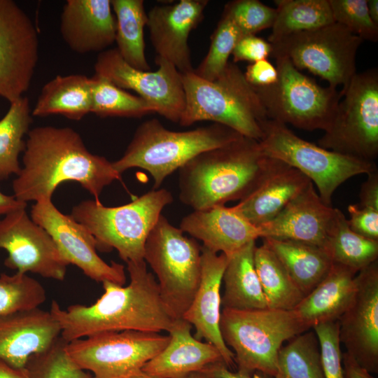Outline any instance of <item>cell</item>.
<instances>
[{"instance_id": "6da1fadb", "label": "cell", "mask_w": 378, "mask_h": 378, "mask_svg": "<svg viewBox=\"0 0 378 378\" xmlns=\"http://www.w3.org/2000/svg\"><path fill=\"white\" fill-rule=\"evenodd\" d=\"M25 142L23 166L13 181V196L20 202L51 200L57 187L68 181L78 183L99 202L104 188L121 178L111 162L90 153L69 127H34Z\"/></svg>"}, {"instance_id": "7a4b0ae2", "label": "cell", "mask_w": 378, "mask_h": 378, "mask_svg": "<svg viewBox=\"0 0 378 378\" xmlns=\"http://www.w3.org/2000/svg\"><path fill=\"white\" fill-rule=\"evenodd\" d=\"M126 263L130 284L124 286L102 282L104 292L92 304H74L63 309L52 301L50 312L60 326L63 340L69 342L104 332H168L176 318L146 262Z\"/></svg>"}, {"instance_id": "3957f363", "label": "cell", "mask_w": 378, "mask_h": 378, "mask_svg": "<svg viewBox=\"0 0 378 378\" xmlns=\"http://www.w3.org/2000/svg\"><path fill=\"white\" fill-rule=\"evenodd\" d=\"M269 161L259 142L246 136L204 151L178 169L179 199L193 210L240 201L258 183Z\"/></svg>"}, {"instance_id": "277c9868", "label": "cell", "mask_w": 378, "mask_h": 378, "mask_svg": "<svg viewBox=\"0 0 378 378\" xmlns=\"http://www.w3.org/2000/svg\"><path fill=\"white\" fill-rule=\"evenodd\" d=\"M182 80L186 106L178 122L181 125L212 121L244 136L261 140L263 132L260 123L268 119L265 110L235 63L229 62L213 81L204 80L193 71L182 74Z\"/></svg>"}, {"instance_id": "5b68a950", "label": "cell", "mask_w": 378, "mask_h": 378, "mask_svg": "<svg viewBox=\"0 0 378 378\" xmlns=\"http://www.w3.org/2000/svg\"><path fill=\"white\" fill-rule=\"evenodd\" d=\"M241 136L218 123L179 132L152 118L138 126L122 156L112 164L120 174L135 167L147 171L153 177V189H158L168 176L198 154Z\"/></svg>"}, {"instance_id": "8992f818", "label": "cell", "mask_w": 378, "mask_h": 378, "mask_svg": "<svg viewBox=\"0 0 378 378\" xmlns=\"http://www.w3.org/2000/svg\"><path fill=\"white\" fill-rule=\"evenodd\" d=\"M173 201L169 190L153 189L119 206L83 200L74 206L71 216L93 235L97 248H115L125 262L139 261L144 260L146 241L162 209Z\"/></svg>"}, {"instance_id": "52a82bcc", "label": "cell", "mask_w": 378, "mask_h": 378, "mask_svg": "<svg viewBox=\"0 0 378 378\" xmlns=\"http://www.w3.org/2000/svg\"><path fill=\"white\" fill-rule=\"evenodd\" d=\"M222 338L231 347L237 370L261 371L275 376L277 357L283 343L307 331L293 311L274 309H223Z\"/></svg>"}, {"instance_id": "ba28073f", "label": "cell", "mask_w": 378, "mask_h": 378, "mask_svg": "<svg viewBox=\"0 0 378 378\" xmlns=\"http://www.w3.org/2000/svg\"><path fill=\"white\" fill-rule=\"evenodd\" d=\"M260 126L263 136L258 142L264 155L303 174L316 185L326 204L331 205L334 192L346 180L377 169L374 162L321 148L297 136L280 122L267 119Z\"/></svg>"}, {"instance_id": "9c48e42d", "label": "cell", "mask_w": 378, "mask_h": 378, "mask_svg": "<svg viewBox=\"0 0 378 378\" xmlns=\"http://www.w3.org/2000/svg\"><path fill=\"white\" fill-rule=\"evenodd\" d=\"M278 78L265 87H253L268 119L295 127L326 131L331 125L342 95L302 74L284 56L274 57Z\"/></svg>"}, {"instance_id": "30bf717a", "label": "cell", "mask_w": 378, "mask_h": 378, "mask_svg": "<svg viewBox=\"0 0 378 378\" xmlns=\"http://www.w3.org/2000/svg\"><path fill=\"white\" fill-rule=\"evenodd\" d=\"M162 214L149 233L144 260L154 272L160 294L176 318H182L199 287L202 246Z\"/></svg>"}, {"instance_id": "8fae6325", "label": "cell", "mask_w": 378, "mask_h": 378, "mask_svg": "<svg viewBox=\"0 0 378 378\" xmlns=\"http://www.w3.org/2000/svg\"><path fill=\"white\" fill-rule=\"evenodd\" d=\"M363 42L343 25L332 22L271 43V55L286 57L298 70L309 71L332 88L342 86V92L357 73L356 57Z\"/></svg>"}, {"instance_id": "7c38bea8", "label": "cell", "mask_w": 378, "mask_h": 378, "mask_svg": "<svg viewBox=\"0 0 378 378\" xmlns=\"http://www.w3.org/2000/svg\"><path fill=\"white\" fill-rule=\"evenodd\" d=\"M340 101L330 127L318 146L374 162L378 155V71L356 73Z\"/></svg>"}, {"instance_id": "4fadbf2b", "label": "cell", "mask_w": 378, "mask_h": 378, "mask_svg": "<svg viewBox=\"0 0 378 378\" xmlns=\"http://www.w3.org/2000/svg\"><path fill=\"white\" fill-rule=\"evenodd\" d=\"M169 335L123 330L104 332L75 340L66 349L81 369L92 378H129L168 344Z\"/></svg>"}, {"instance_id": "5bb4252c", "label": "cell", "mask_w": 378, "mask_h": 378, "mask_svg": "<svg viewBox=\"0 0 378 378\" xmlns=\"http://www.w3.org/2000/svg\"><path fill=\"white\" fill-rule=\"evenodd\" d=\"M156 71H144L127 64L116 48L99 53L94 64L95 74L116 86L132 90L154 107L155 113L178 123L186 106L182 74L171 62L157 57Z\"/></svg>"}, {"instance_id": "9a60e30c", "label": "cell", "mask_w": 378, "mask_h": 378, "mask_svg": "<svg viewBox=\"0 0 378 378\" xmlns=\"http://www.w3.org/2000/svg\"><path fill=\"white\" fill-rule=\"evenodd\" d=\"M38 31L13 1L0 0V96L13 102L27 92L38 60Z\"/></svg>"}, {"instance_id": "2e32d148", "label": "cell", "mask_w": 378, "mask_h": 378, "mask_svg": "<svg viewBox=\"0 0 378 378\" xmlns=\"http://www.w3.org/2000/svg\"><path fill=\"white\" fill-rule=\"evenodd\" d=\"M0 248L8 253L4 265L17 272H31L57 281L65 278L69 262L47 231L28 216L26 209L0 218Z\"/></svg>"}, {"instance_id": "e0dca14e", "label": "cell", "mask_w": 378, "mask_h": 378, "mask_svg": "<svg viewBox=\"0 0 378 378\" xmlns=\"http://www.w3.org/2000/svg\"><path fill=\"white\" fill-rule=\"evenodd\" d=\"M31 218L50 235L69 264L76 265L97 282L108 281L125 285L124 266L102 260L97 253V242L93 235L71 215L59 211L51 200L35 202Z\"/></svg>"}, {"instance_id": "ac0fdd59", "label": "cell", "mask_w": 378, "mask_h": 378, "mask_svg": "<svg viewBox=\"0 0 378 378\" xmlns=\"http://www.w3.org/2000/svg\"><path fill=\"white\" fill-rule=\"evenodd\" d=\"M356 291L338 319L340 343L369 372H378V262L356 275Z\"/></svg>"}, {"instance_id": "d6986e66", "label": "cell", "mask_w": 378, "mask_h": 378, "mask_svg": "<svg viewBox=\"0 0 378 378\" xmlns=\"http://www.w3.org/2000/svg\"><path fill=\"white\" fill-rule=\"evenodd\" d=\"M207 0H181L156 6L147 13L146 26L157 57L165 59L181 74L193 71L188 38L202 21Z\"/></svg>"}, {"instance_id": "ffe728a7", "label": "cell", "mask_w": 378, "mask_h": 378, "mask_svg": "<svg viewBox=\"0 0 378 378\" xmlns=\"http://www.w3.org/2000/svg\"><path fill=\"white\" fill-rule=\"evenodd\" d=\"M227 257L202 246L201 278L197 290L182 318L195 328L194 337L213 344L230 368L236 367L234 356L225 344L220 331L223 274Z\"/></svg>"}, {"instance_id": "44dd1931", "label": "cell", "mask_w": 378, "mask_h": 378, "mask_svg": "<svg viewBox=\"0 0 378 378\" xmlns=\"http://www.w3.org/2000/svg\"><path fill=\"white\" fill-rule=\"evenodd\" d=\"M335 211L310 182L276 216L258 226L260 238L293 240L323 248Z\"/></svg>"}, {"instance_id": "7402d4cb", "label": "cell", "mask_w": 378, "mask_h": 378, "mask_svg": "<svg viewBox=\"0 0 378 378\" xmlns=\"http://www.w3.org/2000/svg\"><path fill=\"white\" fill-rule=\"evenodd\" d=\"M61 335L51 313L36 308L0 316V360L24 369L29 358L50 346Z\"/></svg>"}, {"instance_id": "603a6c76", "label": "cell", "mask_w": 378, "mask_h": 378, "mask_svg": "<svg viewBox=\"0 0 378 378\" xmlns=\"http://www.w3.org/2000/svg\"><path fill=\"white\" fill-rule=\"evenodd\" d=\"M115 18L111 0H68L60 18V33L75 52H102L115 42Z\"/></svg>"}, {"instance_id": "cb8c5ba5", "label": "cell", "mask_w": 378, "mask_h": 378, "mask_svg": "<svg viewBox=\"0 0 378 378\" xmlns=\"http://www.w3.org/2000/svg\"><path fill=\"white\" fill-rule=\"evenodd\" d=\"M179 228L202 241L203 247L216 253L221 252L227 258L261 237L258 227L244 218L233 206L225 205L193 210L182 218Z\"/></svg>"}, {"instance_id": "d4e9b609", "label": "cell", "mask_w": 378, "mask_h": 378, "mask_svg": "<svg viewBox=\"0 0 378 378\" xmlns=\"http://www.w3.org/2000/svg\"><path fill=\"white\" fill-rule=\"evenodd\" d=\"M310 182L296 169L270 158L267 169L258 183L233 207L258 227L276 216Z\"/></svg>"}, {"instance_id": "484cf974", "label": "cell", "mask_w": 378, "mask_h": 378, "mask_svg": "<svg viewBox=\"0 0 378 378\" xmlns=\"http://www.w3.org/2000/svg\"><path fill=\"white\" fill-rule=\"evenodd\" d=\"M192 327L183 318H176L168 330L167 345L141 371L152 378H188L209 365L223 362L213 344L198 340L191 334Z\"/></svg>"}, {"instance_id": "4316f807", "label": "cell", "mask_w": 378, "mask_h": 378, "mask_svg": "<svg viewBox=\"0 0 378 378\" xmlns=\"http://www.w3.org/2000/svg\"><path fill=\"white\" fill-rule=\"evenodd\" d=\"M356 275L351 269L332 263L325 278L292 310L307 331L338 321L355 293Z\"/></svg>"}, {"instance_id": "83f0119b", "label": "cell", "mask_w": 378, "mask_h": 378, "mask_svg": "<svg viewBox=\"0 0 378 378\" xmlns=\"http://www.w3.org/2000/svg\"><path fill=\"white\" fill-rule=\"evenodd\" d=\"M255 241L227 258L222 283L221 307L234 310L267 309V302L255 268Z\"/></svg>"}, {"instance_id": "f1b7e54d", "label": "cell", "mask_w": 378, "mask_h": 378, "mask_svg": "<svg viewBox=\"0 0 378 378\" xmlns=\"http://www.w3.org/2000/svg\"><path fill=\"white\" fill-rule=\"evenodd\" d=\"M91 78L82 74L57 76L43 87L32 116L62 115L80 120L91 111Z\"/></svg>"}, {"instance_id": "f546056e", "label": "cell", "mask_w": 378, "mask_h": 378, "mask_svg": "<svg viewBox=\"0 0 378 378\" xmlns=\"http://www.w3.org/2000/svg\"><path fill=\"white\" fill-rule=\"evenodd\" d=\"M305 296L328 274L332 262L319 246L287 239L262 238Z\"/></svg>"}, {"instance_id": "4dcf8cb0", "label": "cell", "mask_w": 378, "mask_h": 378, "mask_svg": "<svg viewBox=\"0 0 378 378\" xmlns=\"http://www.w3.org/2000/svg\"><path fill=\"white\" fill-rule=\"evenodd\" d=\"M322 248L332 263L348 267L356 274L378 258V241L354 232L343 212L337 208Z\"/></svg>"}, {"instance_id": "1f68e13d", "label": "cell", "mask_w": 378, "mask_h": 378, "mask_svg": "<svg viewBox=\"0 0 378 378\" xmlns=\"http://www.w3.org/2000/svg\"><path fill=\"white\" fill-rule=\"evenodd\" d=\"M115 15V42L122 59L132 67L149 71L145 54L144 27L148 16L143 0H111Z\"/></svg>"}, {"instance_id": "d6a6232c", "label": "cell", "mask_w": 378, "mask_h": 378, "mask_svg": "<svg viewBox=\"0 0 378 378\" xmlns=\"http://www.w3.org/2000/svg\"><path fill=\"white\" fill-rule=\"evenodd\" d=\"M254 264L267 307L292 311L304 295L281 262L264 243L255 247Z\"/></svg>"}, {"instance_id": "836d02e7", "label": "cell", "mask_w": 378, "mask_h": 378, "mask_svg": "<svg viewBox=\"0 0 378 378\" xmlns=\"http://www.w3.org/2000/svg\"><path fill=\"white\" fill-rule=\"evenodd\" d=\"M276 15L268 41L334 22L328 0H276Z\"/></svg>"}, {"instance_id": "e575fe53", "label": "cell", "mask_w": 378, "mask_h": 378, "mask_svg": "<svg viewBox=\"0 0 378 378\" xmlns=\"http://www.w3.org/2000/svg\"><path fill=\"white\" fill-rule=\"evenodd\" d=\"M5 115L0 120V181L19 174V155L24 152V136L29 131L31 112L29 99L22 97L10 103Z\"/></svg>"}, {"instance_id": "d590c367", "label": "cell", "mask_w": 378, "mask_h": 378, "mask_svg": "<svg viewBox=\"0 0 378 378\" xmlns=\"http://www.w3.org/2000/svg\"><path fill=\"white\" fill-rule=\"evenodd\" d=\"M275 378H325L320 344L314 330L289 340L279 351Z\"/></svg>"}, {"instance_id": "8d00e7d4", "label": "cell", "mask_w": 378, "mask_h": 378, "mask_svg": "<svg viewBox=\"0 0 378 378\" xmlns=\"http://www.w3.org/2000/svg\"><path fill=\"white\" fill-rule=\"evenodd\" d=\"M91 111L106 117L141 118L155 108L139 96L130 94L104 77L94 74L91 77Z\"/></svg>"}, {"instance_id": "74e56055", "label": "cell", "mask_w": 378, "mask_h": 378, "mask_svg": "<svg viewBox=\"0 0 378 378\" xmlns=\"http://www.w3.org/2000/svg\"><path fill=\"white\" fill-rule=\"evenodd\" d=\"M243 34L230 15L223 11L211 36L209 51L193 73L209 81L214 80L229 62V57Z\"/></svg>"}, {"instance_id": "f35d334b", "label": "cell", "mask_w": 378, "mask_h": 378, "mask_svg": "<svg viewBox=\"0 0 378 378\" xmlns=\"http://www.w3.org/2000/svg\"><path fill=\"white\" fill-rule=\"evenodd\" d=\"M46 299L42 284L27 274H0V316L38 308Z\"/></svg>"}, {"instance_id": "ab89813d", "label": "cell", "mask_w": 378, "mask_h": 378, "mask_svg": "<svg viewBox=\"0 0 378 378\" xmlns=\"http://www.w3.org/2000/svg\"><path fill=\"white\" fill-rule=\"evenodd\" d=\"M61 335L47 349L32 355L25 370L29 378H92L72 360Z\"/></svg>"}, {"instance_id": "60d3db41", "label": "cell", "mask_w": 378, "mask_h": 378, "mask_svg": "<svg viewBox=\"0 0 378 378\" xmlns=\"http://www.w3.org/2000/svg\"><path fill=\"white\" fill-rule=\"evenodd\" d=\"M334 22L339 23L363 41L377 42L378 25L370 18L368 0H328Z\"/></svg>"}, {"instance_id": "b9f144b4", "label": "cell", "mask_w": 378, "mask_h": 378, "mask_svg": "<svg viewBox=\"0 0 378 378\" xmlns=\"http://www.w3.org/2000/svg\"><path fill=\"white\" fill-rule=\"evenodd\" d=\"M239 28L244 36L255 35L272 28L276 15V8L258 0H234L223 9Z\"/></svg>"}, {"instance_id": "7bdbcfd3", "label": "cell", "mask_w": 378, "mask_h": 378, "mask_svg": "<svg viewBox=\"0 0 378 378\" xmlns=\"http://www.w3.org/2000/svg\"><path fill=\"white\" fill-rule=\"evenodd\" d=\"M312 329L319 342L325 378H344L338 321L319 323Z\"/></svg>"}, {"instance_id": "ee69618b", "label": "cell", "mask_w": 378, "mask_h": 378, "mask_svg": "<svg viewBox=\"0 0 378 378\" xmlns=\"http://www.w3.org/2000/svg\"><path fill=\"white\" fill-rule=\"evenodd\" d=\"M272 52V46L256 35L243 36L235 45L232 55L233 62L246 61L251 63L267 59Z\"/></svg>"}, {"instance_id": "f6af8a7d", "label": "cell", "mask_w": 378, "mask_h": 378, "mask_svg": "<svg viewBox=\"0 0 378 378\" xmlns=\"http://www.w3.org/2000/svg\"><path fill=\"white\" fill-rule=\"evenodd\" d=\"M348 211L350 216L348 223L354 232L378 241V210L350 204Z\"/></svg>"}, {"instance_id": "bcb514c9", "label": "cell", "mask_w": 378, "mask_h": 378, "mask_svg": "<svg viewBox=\"0 0 378 378\" xmlns=\"http://www.w3.org/2000/svg\"><path fill=\"white\" fill-rule=\"evenodd\" d=\"M246 81L253 87L269 86L277 80L278 73L267 59L251 63L244 73Z\"/></svg>"}, {"instance_id": "7dc6e473", "label": "cell", "mask_w": 378, "mask_h": 378, "mask_svg": "<svg viewBox=\"0 0 378 378\" xmlns=\"http://www.w3.org/2000/svg\"><path fill=\"white\" fill-rule=\"evenodd\" d=\"M211 378H275L261 371L243 372L232 371L223 362H217L206 366L202 371Z\"/></svg>"}, {"instance_id": "c3c4849f", "label": "cell", "mask_w": 378, "mask_h": 378, "mask_svg": "<svg viewBox=\"0 0 378 378\" xmlns=\"http://www.w3.org/2000/svg\"><path fill=\"white\" fill-rule=\"evenodd\" d=\"M367 180L363 183L360 194L361 207L378 210V171L377 169L368 174Z\"/></svg>"}, {"instance_id": "681fc988", "label": "cell", "mask_w": 378, "mask_h": 378, "mask_svg": "<svg viewBox=\"0 0 378 378\" xmlns=\"http://www.w3.org/2000/svg\"><path fill=\"white\" fill-rule=\"evenodd\" d=\"M342 365L344 378H375L346 352L342 353Z\"/></svg>"}, {"instance_id": "f907efd6", "label": "cell", "mask_w": 378, "mask_h": 378, "mask_svg": "<svg viewBox=\"0 0 378 378\" xmlns=\"http://www.w3.org/2000/svg\"><path fill=\"white\" fill-rule=\"evenodd\" d=\"M27 203L18 200L13 195H8L0 190V218L10 212L26 209Z\"/></svg>"}, {"instance_id": "816d5d0a", "label": "cell", "mask_w": 378, "mask_h": 378, "mask_svg": "<svg viewBox=\"0 0 378 378\" xmlns=\"http://www.w3.org/2000/svg\"><path fill=\"white\" fill-rule=\"evenodd\" d=\"M0 378H29V377L25 368H15L0 360Z\"/></svg>"}, {"instance_id": "f5cc1de1", "label": "cell", "mask_w": 378, "mask_h": 378, "mask_svg": "<svg viewBox=\"0 0 378 378\" xmlns=\"http://www.w3.org/2000/svg\"><path fill=\"white\" fill-rule=\"evenodd\" d=\"M368 10L372 20L378 25V1L368 0Z\"/></svg>"}, {"instance_id": "db71d44e", "label": "cell", "mask_w": 378, "mask_h": 378, "mask_svg": "<svg viewBox=\"0 0 378 378\" xmlns=\"http://www.w3.org/2000/svg\"><path fill=\"white\" fill-rule=\"evenodd\" d=\"M129 378H152L147 374H144L141 370L132 375ZM188 378H211L208 374L204 372H197L191 374Z\"/></svg>"}]
</instances>
